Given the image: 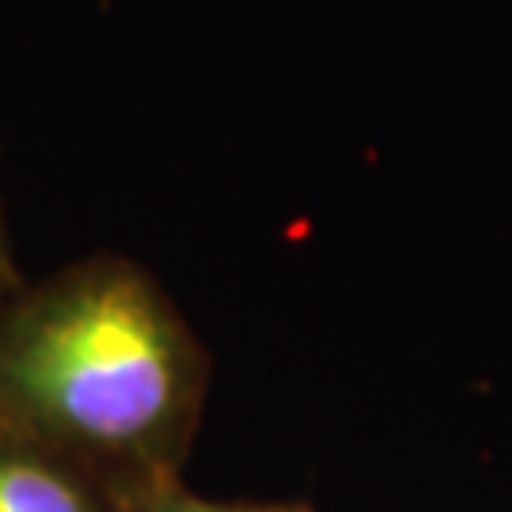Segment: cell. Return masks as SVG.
Segmentation results:
<instances>
[{"mask_svg": "<svg viewBox=\"0 0 512 512\" xmlns=\"http://www.w3.org/2000/svg\"><path fill=\"white\" fill-rule=\"evenodd\" d=\"M198 342L133 262L95 258L0 319V421L103 463H160L194 414Z\"/></svg>", "mask_w": 512, "mask_h": 512, "instance_id": "cell-1", "label": "cell"}, {"mask_svg": "<svg viewBox=\"0 0 512 512\" xmlns=\"http://www.w3.org/2000/svg\"><path fill=\"white\" fill-rule=\"evenodd\" d=\"M0 512H110L69 459L0 429Z\"/></svg>", "mask_w": 512, "mask_h": 512, "instance_id": "cell-2", "label": "cell"}, {"mask_svg": "<svg viewBox=\"0 0 512 512\" xmlns=\"http://www.w3.org/2000/svg\"><path fill=\"white\" fill-rule=\"evenodd\" d=\"M8 281V251H4V228H0V285Z\"/></svg>", "mask_w": 512, "mask_h": 512, "instance_id": "cell-3", "label": "cell"}]
</instances>
